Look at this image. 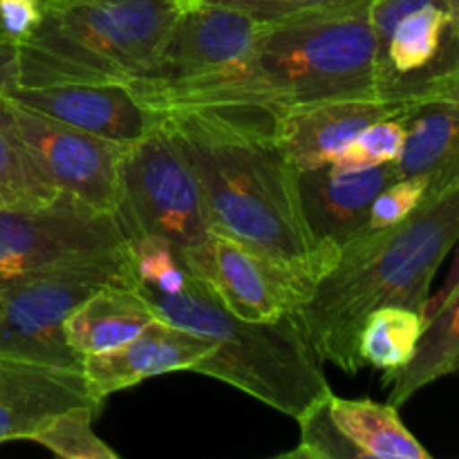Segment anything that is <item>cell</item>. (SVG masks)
Masks as SVG:
<instances>
[{
	"label": "cell",
	"mask_w": 459,
	"mask_h": 459,
	"mask_svg": "<svg viewBox=\"0 0 459 459\" xmlns=\"http://www.w3.org/2000/svg\"><path fill=\"white\" fill-rule=\"evenodd\" d=\"M397 178L394 164L366 170H336L332 166L300 170L299 188L305 220L332 269L339 263L343 247L363 229L375 197Z\"/></svg>",
	"instance_id": "14"
},
{
	"label": "cell",
	"mask_w": 459,
	"mask_h": 459,
	"mask_svg": "<svg viewBox=\"0 0 459 459\" xmlns=\"http://www.w3.org/2000/svg\"><path fill=\"white\" fill-rule=\"evenodd\" d=\"M429 182L426 178H397L375 197L366 224L354 238H370L390 231L406 222L424 202ZM352 238V240H354Z\"/></svg>",
	"instance_id": "27"
},
{
	"label": "cell",
	"mask_w": 459,
	"mask_h": 459,
	"mask_svg": "<svg viewBox=\"0 0 459 459\" xmlns=\"http://www.w3.org/2000/svg\"><path fill=\"white\" fill-rule=\"evenodd\" d=\"M164 126L195 173L211 231L316 282L332 272L307 227L299 170L273 137V117L249 108H173Z\"/></svg>",
	"instance_id": "1"
},
{
	"label": "cell",
	"mask_w": 459,
	"mask_h": 459,
	"mask_svg": "<svg viewBox=\"0 0 459 459\" xmlns=\"http://www.w3.org/2000/svg\"><path fill=\"white\" fill-rule=\"evenodd\" d=\"M43 18V0H0V34L22 43Z\"/></svg>",
	"instance_id": "30"
},
{
	"label": "cell",
	"mask_w": 459,
	"mask_h": 459,
	"mask_svg": "<svg viewBox=\"0 0 459 459\" xmlns=\"http://www.w3.org/2000/svg\"><path fill=\"white\" fill-rule=\"evenodd\" d=\"M25 202H39V200H31V197H25V195H21V193L12 191V188L0 186V209H4V206L25 204Z\"/></svg>",
	"instance_id": "33"
},
{
	"label": "cell",
	"mask_w": 459,
	"mask_h": 459,
	"mask_svg": "<svg viewBox=\"0 0 459 459\" xmlns=\"http://www.w3.org/2000/svg\"><path fill=\"white\" fill-rule=\"evenodd\" d=\"M406 143V128L397 115L379 119L363 128L341 155L332 161L336 170H366L384 164H397Z\"/></svg>",
	"instance_id": "26"
},
{
	"label": "cell",
	"mask_w": 459,
	"mask_h": 459,
	"mask_svg": "<svg viewBox=\"0 0 459 459\" xmlns=\"http://www.w3.org/2000/svg\"><path fill=\"white\" fill-rule=\"evenodd\" d=\"M330 417L354 459H430V453L406 429L397 406L372 399H345L330 393Z\"/></svg>",
	"instance_id": "20"
},
{
	"label": "cell",
	"mask_w": 459,
	"mask_h": 459,
	"mask_svg": "<svg viewBox=\"0 0 459 459\" xmlns=\"http://www.w3.org/2000/svg\"><path fill=\"white\" fill-rule=\"evenodd\" d=\"M76 406L97 412L103 406L81 370L0 357V446L16 439L30 442L45 421Z\"/></svg>",
	"instance_id": "16"
},
{
	"label": "cell",
	"mask_w": 459,
	"mask_h": 459,
	"mask_svg": "<svg viewBox=\"0 0 459 459\" xmlns=\"http://www.w3.org/2000/svg\"><path fill=\"white\" fill-rule=\"evenodd\" d=\"M134 290L160 321L213 341L209 357L195 368L197 375L224 381L294 420L332 390L299 309L278 321H245L191 272L175 294L143 285Z\"/></svg>",
	"instance_id": "4"
},
{
	"label": "cell",
	"mask_w": 459,
	"mask_h": 459,
	"mask_svg": "<svg viewBox=\"0 0 459 459\" xmlns=\"http://www.w3.org/2000/svg\"><path fill=\"white\" fill-rule=\"evenodd\" d=\"M424 330L426 318L417 309L402 305L375 309L359 332V357L363 366L384 372V385H388L415 359Z\"/></svg>",
	"instance_id": "22"
},
{
	"label": "cell",
	"mask_w": 459,
	"mask_h": 459,
	"mask_svg": "<svg viewBox=\"0 0 459 459\" xmlns=\"http://www.w3.org/2000/svg\"><path fill=\"white\" fill-rule=\"evenodd\" d=\"M18 83V48L0 34V94Z\"/></svg>",
	"instance_id": "31"
},
{
	"label": "cell",
	"mask_w": 459,
	"mask_h": 459,
	"mask_svg": "<svg viewBox=\"0 0 459 459\" xmlns=\"http://www.w3.org/2000/svg\"><path fill=\"white\" fill-rule=\"evenodd\" d=\"M115 218L126 242L157 236L186 251L209 238L200 184L164 126V115L151 133L126 148Z\"/></svg>",
	"instance_id": "8"
},
{
	"label": "cell",
	"mask_w": 459,
	"mask_h": 459,
	"mask_svg": "<svg viewBox=\"0 0 459 459\" xmlns=\"http://www.w3.org/2000/svg\"><path fill=\"white\" fill-rule=\"evenodd\" d=\"M211 350H213L211 339L157 318L142 334L121 348L83 357L81 372L88 381L92 397L103 403L110 394L133 388L152 377L182 370L195 372Z\"/></svg>",
	"instance_id": "15"
},
{
	"label": "cell",
	"mask_w": 459,
	"mask_h": 459,
	"mask_svg": "<svg viewBox=\"0 0 459 459\" xmlns=\"http://www.w3.org/2000/svg\"><path fill=\"white\" fill-rule=\"evenodd\" d=\"M188 0H43L18 83H121L146 72Z\"/></svg>",
	"instance_id": "5"
},
{
	"label": "cell",
	"mask_w": 459,
	"mask_h": 459,
	"mask_svg": "<svg viewBox=\"0 0 459 459\" xmlns=\"http://www.w3.org/2000/svg\"><path fill=\"white\" fill-rule=\"evenodd\" d=\"M399 112L402 108L372 97L307 103L273 117V137L300 173L330 166L363 128Z\"/></svg>",
	"instance_id": "17"
},
{
	"label": "cell",
	"mask_w": 459,
	"mask_h": 459,
	"mask_svg": "<svg viewBox=\"0 0 459 459\" xmlns=\"http://www.w3.org/2000/svg\"><path fill=\"white\" fill-rule=\"evenodd\" d=\"M99 412L90 406L63 411L45 421L30 442L40 444L54 455L65 459H119L101 437L92 430V420Z\"/></svg>",
	"instance_id": "23"
},
{
	"label": "cell",
	"mask_w": 459,
	"mask_h": 459,
	"mask_svg": "<svg viewBox=\"0 0 459 459\" xmlns=\"http://www.w3.org/2000/svg\"><path fill=\"white\" fill-rule=\"evenodd\" d=\"M4 97L36 115L119 143L137 142L161 121L160 110L121 83L13 85Z\"/></svg>",
	"instance_id": "13"
},
{
	"label": "cell",
	"mask_w": 459,
	"mask_h": 459,
	"mask_svg": "<svg viewBox=\"0 0 459 459\" xmlns=\"http://www.w3.org/2000/svg\"><path fill=\"white\" fill-rule=\"evenodd\" d=\"M370 3L264 25L236 70L161 94L148 108H249L278 117L332 99H377Z\"/></svg>",
	"instance_id": "2"
},
{
	"label": "cell",
	"mask_w": 459,
	"mask_h": 459,
	"mask_svg": "<svg viewBox=\"0 0 459 459\" xmlns=\"http://www.w3.org/2000/svg\"><path fill=\"white\" fill-rule=\"evenodd\" d=\"M459 285V236H457V242H455V255H453V263H451V269H448L446 278H444L442 287H439L435 294L429 296V300H426V307H424V318L426 323H429V318L433 316L435 312L439 309V305L444 303V300L451 296V291L455 290Z\"/></svg>",
	"instance_id": "32"
},
{
	"label": "cell",
	"mask_w": 459,
	"mask_h": 459,
	"mask_svg": "<svg viewBox=\"0 0 459 459\" xmlns=\"http://www.w3.org/2000/svg\"><path fill=\"white\" fill-rule=\"evenodd\" d=\"M182 260L229 312L245 321H278L303 307L314 291L312 282L290 267L218 231L182 251Z\"/></svg>",
	"instance_id": "12"
},
{
	"label": "cell",
	"mask_w": 459,
	"mask_h": 459,
	"mask_svg": "<svg viewBox=\"0 0 459 459\" xmlns=\"http://www.w3.org/2000/svg\"><path fill=\"white\" fill-rule=\"evenodd\" d=\"M128 255L115 215L61 193L0 209V290L22 278L97 267Z\"/></svg>",
	"instance_id": "7"
},
{
	"label": "cell",
	"mask_w": 459,
	"mask_h": 459,
	"mask_svg": "<svg viewBox=\"0 0 459 459\" xmlns=\"http://www.w3.org/2000/svg\"><path fill=\"white\" fill-rule=\"evenodd\" d=\"M459 372V285L426 323L415 359L390 381L388 403L403 406L420 390Z\"/></svg>",
	"instance_id": "21"
},
{
	"label": "cell",
	"mask_w": 459,
	"mask_h": 459,
	"mask_svg": "<svg viewBox=\"0 0 459 459\" xmlns=\"http://www.w3.org/2000/svg\"><path fill=\"white\" fill-rule=\"evenodd\" d=\"M330 393L323 394L307 411L296 417L300 426V442L294 451H287L285 457L354 459L352 451L345 446V442L336 433V426L330 417V408H327Z\"/></svg>",
	"instance_id": "28"
},
{
	"label": "cell",
	"mask_w": 459,
	"mask_h": 459,
	"mask_svg": "<svg viewBox=\"0 0 459 459\" xmlns=\"http://www.w3.org/2000/svg\"><path fill=\"white\" fill-rule=\"evenodd\" d=\"M375 97L397 108L459 85V0H372Z\"/></svg>",
	"instance_id": "6"
},
{
	"label": "cell",
	"mask_w": 459,
	"mask_h": 459,
	"mask_svg": "<svg viewBox=\"0 0 459 459\" xmlns=\"http://www.w3.org/2000/svg\"><path fill=\"white\" fill-rule=\"evenodd\" d=\"M133 272V285L151 287L161 294H175L184 287L188 269L184 267L182 251L170 240L143 236L126 242Z\"/></svg>",
	"instance_id": "25"
},
{
	"label": "cell",
	"mask_w": 459,
	"mask_h": 459,
	"mask_svg": "<svg viewBox=\"0 0 459 459\" xmlns=\"http://www.w3.org/2000/svg\"><path fill=\"white\" fill-rule=\"evenodd\" d=\"M197 3L233 9V12L254 18L260 25H272V22L330 12V9L348 7V4L366 3V0H197Z\"/></svg>",
	"instance_id": "29"
},
{
	"label": "cell",
	"mask_w": 459,
	"mask_h": 459,
	"mask_svg": "<svg viewBox=\"0 0 459 459\" xmlns=\"http://www.w3.org/2000/svg\"><path fill=\"white\" fill-rule=\"evenodd\" d=\"M406 143L397 160L399 178H426V197L459 186V85L399 112Z\"/></svg>",
	"instance_id": "18"
},
{
	"label": "cell",
	"mask_w": 459,
	"mask_h": 459,
	"mask_svg": "<svg viewBox=\"0 0 459 459\" xmlns=\"http://www.w3.org/2000/svg\"><path fill=\"white\" fill-rule=\"evenodd\" d=\"M13 106L18 137L39 173L81 204L115 215L121 195V160L128 143L97 137Z\"/></svg>",
	"instance_id": "11"
},
{
	"label": "cell",
	"mask_w": 459,
	"mask_h": 459,
	"mask_svg": "<svg viewBox=\"0 0 459 459\" xmlns=\"http://www.w3.org/2000/svg\"><path fill=\"white\" fill-rule=\"evenodd\" d=\"M459 236V186L424 197L415 213L390 231L354 238L339 263L314 287L299 316L323 361L345 375L363 368L359 332L368 314L388 305L424 314L435 273Z\"/></svg>",
	"instance_id": "3"
},
{
	"label": "cell",
	"mask_w": 459,
	"mask_h": 459,
	"mask_svg": "<svg viewBox=\"0 0 459 459\" xmlns=\"http://www.w3.org/2000/svg\"><path fill=\"white\" fill-rule=\"evenodd\" d=\"M264 25L218 4L188 0L160 52L126 88L142 103L236 70L251 54Z\"/></svg>",
	"instance_id": "10"
},
{
	"label": "cell",
	"mask_w": 459,
	"mask_h": 459,
	"mask_svg": "<svg viewBox=\"0 0 459 459\" xmlns=\"http://www.w3.org/2000/svg\"><path fill=\"white\" fill-rule=\"evenodd\" d=\"M0 186L39 202H49L61 195L27 155L18 137L13 106L4 94H0Z\"/></svg>",
	"instance_id": "24"
},
{
	"label": "cell",
	"mask_w": 459,
	"mask_h": 459,
	"mask_svg": "<svg viewBox=\"0 0 459 459\" xmlns=\"http://www.w3.org/2000/svg\"><path fill=\"white\" fill-rule=\"evenodd\" d=\"M155 321V312L134 285L108 282L76 305L65 321V336L83 359L121 348Z\"/></svg>",
	"instance_id": "19"
},
{
	"label": "cell",
	"mask_w": 459,
	"mask_h": 459,
	"mask_svg": "<svg viewBox=\"0 0 459 459\" xmlns=\"http://www.w3.org/2000/svg\"><path fill=\"white\" fill-rule=\"evenodd\" d=\"M108 282L133 285L130 260L22 278L0 290V357L81 370L65 321L79 303Z\"/></svg>",
	"instance_id": "9"
}]
</instances>
